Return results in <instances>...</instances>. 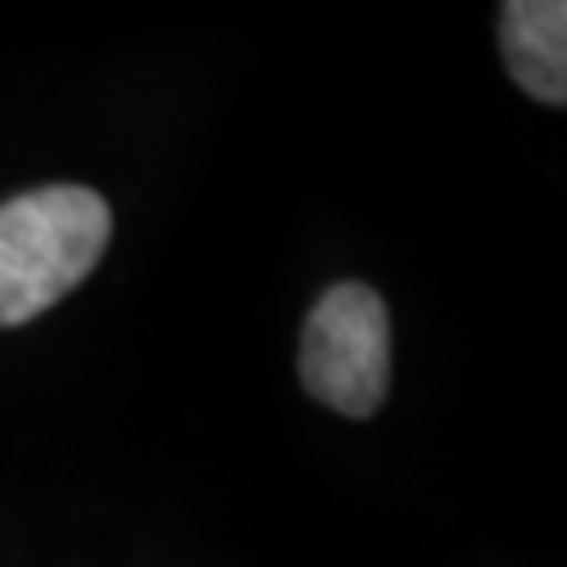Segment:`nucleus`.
I'll return each mask as SVG.
<instances>
[{"label": "nucleus", "mask_w": 567, "mask_h": 567, "mask_svg": "<svg viewBox=\"0 0 567 567\" xmlns=\"http://www.w3.org/2000/svg\"><path fill=\"white\" fill-rule=\"evenodd\" d=\"M114 231L102 194L42 185L0 206V328L39 320L97 269Z\"/></svg>", "instance_id": "1"}, {"label": "nucleus", "mask_w": 567, "mask_h": 567, "mask_svg": "<svg viewBox=\"0 0 567 567\" xmlns=\"http://www.w3.org/2000/svg\"><path fill=\"white\" fill-rule=\"evenodd\" d=\"M299 370L311 400L349 421L374 416L391 383V320L383 299L362 282L332 286L307 316Z\"/></svg>", "instance_id": "2"}, {"label": "nucleus", "mask_w": 567, "mask_h": 567, "mask_svg": "<svg viewBox=\"0 0 567 567\" xmlns=\"http://www.w3.org/2000/svg\"><path fill=\"white\" fill-rule=\"evenodd\" d=\"M501 47L513 81L547 105L567 102V4L513 0L501 18Z\"/></svg>", "instance_id": "3"}]
</instances>
